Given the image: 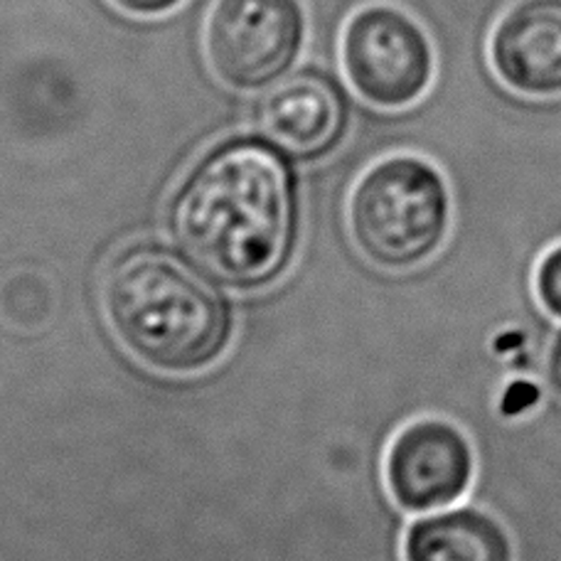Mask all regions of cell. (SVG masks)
<instances>
[{"instance_id":"6da1fadb","label":"cell","mask_w":561,"mask_h":561,"mask_svg":"<svg viewBox=\"0 0 561 561\" xmlns=\"http://www.w3.org/2000/svg\"><path fill=\"white\" fill-rule=\"evenodd\" d=\"M170 227L195 264L232 288H262L284 274L298 239L296 180L262 140H232L190 170Z\"/></svg>"},{"instance_id":"7a4b0ae2","label":"cell","mask_w":561,"mask_h":561,"mask_svg":"<svg viewBox=\"0 0 561 561\" xmlns=\"http://www.w3.org/2000/svg\"><path fill=\"white\" fill-rule=\"evenodd\" d=\"M207 272L163 244H134L108 264L102 308L138 363L163 375H197L232 343V306Z\"/></svg>"},{"instance_id":"3957f363","label":"cell","mask_w":561,"mask_h":561,"mask_svg":"<svg viewBox=\"0 0 561 561\" xmlns=\"http://www.w3.org/2000/svg\"><path fill=\"white\" fill-rule=\"evenodd\" d=\"M454 203L440 170L419 156L369 165L350 193L347 227L357 252L385 272H414L444 249Z\"/></svg>"},{"instance_id":"277c9868","label":"cell","mask_w":561,"mask_h":561,"mask_svg":"<svg viewBox=\"0 0 561 561\" xmlns=\"http://www.w3.org/2000/svg\"><path fill=\"white\" fill-rule=\"evenodd\" d=\"M345 77L365 102L402 108L419 102L434 79V47L412 15L394 5L355 10L340 37Z\"/></svg>"},{"instance_id":"5b68a950","label":"cell","mask_w":561,"mask_h":561,"mask_svg":"<svg viewBox=\"0 0 561 561\" xmlns=\"http://www.w3.org/2000/svg\"><path fill=\"white\" fill-rule=\"evenodd\" d=\"M300 0H215L203 33L217 79L234 89H262L286 75L304 49Z\"/></svg>"},{"instance_id":"8992f818","label":"cell","mask_w":561,"mask_h":561,"mask_svg":"<svg viewBox=\"0 0 561 561\" xmlns=\"http://www.w3.org/2000/svg\"><path fill=\"white\" fill-rule=\"evenodd\" d=\"M476 450L454 421L424 416L392 438L385 483L399 510L431 515L458 505L476 480Z\"/></svg>"},{"instance_id":"52a82bcc","label":"cell","mask_w":561,"mask_h":561,"mask_svg":"<svg viewBox=\"0 0 561 561\" xmlns=\"http://www.w3.org/2000/svg\"><path fill=\"white\" fill-rule=\"evenodd\" d=\"M490 59L500 82L517 94H561V0H519L490 37Z\"/></svg>"},{"instance_id":"ba28073f","label":"cell","mask_w":561,"mask_h":561,"mask_svg":"<svg viewBox=\"0 0 561 561\" xmlns=\"http://www.w3.org/2000/svg\"><path fill=\"white\" fill-rule=\"evenodd\" d=\"M347 106L328 77L304 72L284 79L266 94L259 124L266 138L298 158H320L345 131Z\"/></svg>"},{"instance_id":"9c48e42d","label":"cell","mask_w":561,"mask_h":561,"mask_svg":"<svg viewBox=\"0 0 561 561\" xmlns=\"http://www.w3.org/2000/svg\"><path fill=\"white\" fill-rule=\"evenodd\" d=\"M404 561H517L505 523L480 507H448L419 517L402 545Z\"/></svg>"},{"instance_id":"30bf717a","label":"cell","mask_w":561,"mask_h":561,"mask_svg":"<svg viewBox=\"0 0 561 561\" xmlns=\"http://www.w3.org/2000/svg\"><path fill=\"white\" fill-rule=\"evenodd\" d=\"M535 294L549 316L561 320V244L539 259L535 268Z\"/></svg>"},{"instance_id":"8fae6325","label":"cell","mask_w":561,"mask_h":561,"mask_svg":"<svg viewBox=\"0 0 561 561\" xmlns=\"http://www.w3.org/2000/svg\"><path fill=\"white\" fill-rule=\"evenodd\" d=\"M539 399H542V392H539V387L535 382L517 379V382H513L505 389L503 402H500V412L505 416L525 414L539 404Z\"/></svg>"},{"instance_id":"7c38bea8","label":"cell","mask_w":561,"mask_h":561,"mask_svg":"<svg viewBox=\"0 0 561 561\" xmlns=\"http://www.w3.org/2000/svg\"><path fill=\"white\" fill-rule=\"evenodd\" d=\"M114 3L134 15H163L178 8L183 0H114Z\"/></svg>"},{"instance_id":"4fadbf2b","label":"cell","mask_w":561,"mask_h":561,"mask_svg":"<svg viewBox=\"0 0 561 561\" xmlns=\"http://www.w3.org/2000/svg\"><path fill=\"white\" fill-rule=\"evenodd\" d=\"M554 379H557V387L561 389V340H559L557 353H554Z\"/></svg>"}]
</instances>
